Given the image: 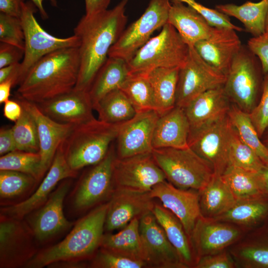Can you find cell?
Listing matches in <instances>:
<instances>
[{
    "mask_svg": "<svg viewBox=\"0 0 268 268\" xmlns=\"http://www.w3.org/2000/svg\"><path fill=\"white\" fill-rule=\"evenodd\" d=\"M129 0L94 15H84L74 28L79 40L80 68L74 89L88 90L96 74L108 58L112 46L125 30L127 22L125 8Z\"/></svg>",
    "mask_w": 268,
    "mask_h": 268,
    "instance_id": "obj_1",
    "label": "cell"
},
{
    "mask_svg": "<svg viewBox=\"0 0 268 268\" xmlns=\"http://www.w3.org/2000/svg\"><path fill=\"white\" fill-rule=\"evenodd\" d=\"M80 68L78 47L61 48L41 58L19 84L17 96L38 103L73 90Z\"/></svg>",
    "mask_w": 268,
    "mask_h": 268,
    "instance_id": "obj_2",
    "label": "cell"
},
{
    "mask_svg": "<svg viewBox=\"0 0 268 268\" xmlns=\"http://www.w3.org/2000/svg\"><path fill=\"white\" fill-rule=\"evenodd\" d=\"M108 202L100 204L79 219L60 242L38 251L25 268H42L63 262H83L100 247Z\"/></svg>",
    "mask_w": 268,
    "mask_h": 268,
    "instance_id": "obj_3",
    "label": "cell"
},
{
    "mask_svg": "<svg viewBox=\"0 0 268 268\" xmlns=\"http://www.w3.org/2000/svg\"><path fill=\"white\" fill-rule=\"evenodd\" d=\"M120 125L94 118L74 126L62 143L69 167L77 171L102 161L116 140Z\"/></svg>",
    "mask_w": 268,
    "mask_h": 268,
    "instance_id": "obj_4",
    "label": "cell"
},
{
    "mask_svg": "<svg viewBox=\"0 0 268 268\" xmlns=\"http://www.w3.org/2000/svg\"><path fill=\"white\" fill-rule=\"evenodd\" d=\"M152 154L166 180L181 189L199 192L214 174L211 165L189 147L154 148Z\"/></svg>",
    "mask_w": 268,
    "mask_h": 268,
    "instance_id": "obj_5",
    "label": "cell"
},
{
    "mask_svg": "<svg viewBox=\"0 0 268 268\" xmlns=\"http://www.w3.org/2000/svg\"><path fill=\"white\" fill-rule=\"evenodd\" d=\"M189 51V46L176 29L167 23L128 62L130 73L144 72L157 67L180 68Z\"/></svg>",
    "mask_w": 268,
    "mask_h": 268,
    "instance_id": "obj_6",
    "label": "cell"
},
{
    "mask_svg": "<svg viewBox=\"0 0 268 268\" xmlns=\"http://www.w3.org/2000/svg\"><path fill=\"white\" fill-rule=\"evenodd\" d=\"M37 9L31 1L25 2L20 18L24 31L25 47L17 80L18 85L31 68L44 56L61 48L79 46V39L75 35L59 38L45 31L34 16Z\"/></svg>",
    "mask_w": 268,
    "mask_h": 268,
    "instance_id": "obj_7",
    "label": "cell"
},
{
    "mask_svg": "<svg viewBox=\"0 0 268 268\" xmlns=\"http://www.w3.org/2000/svg\"><path fill=\"white\" fill-rule=\"evenodd\" d=\"M261 71L258 58L247 45H242L226 75L223 88L229 99L248 113L255 105Z\"/></svg>",
    "mask_w": 268,
    "mask_h": 268,
    "instance_id": "obj_8",
    "label": "cell"
},
{
    "mask_svg": "<svg viewBox=\"0 0 268 268\" xmlns=\"http://www.w3.org/2000/svg\"><path fill=\"white\" fill-rule=\"evenodd\" d=\"M170 0H150L143 14L123 31L110 49L108 57L128 62L155 30L167 23Z\"/></svg>",
    "mask_w": 268,
    "mask_h": 268,
    "instance_id": "obj_9",
    "label": "cell"
},
{
    "mask_svg": "<svg viewBox=\"0 0 268 268\" xmlns=\"http://www.w3.org/2000/svg\"><path fill=\"white\" fill-rule=\"evenodd\" d=\"M225 81V75L204 61L194 46H189L187 59L179 71L176 106L184 108L201 94L223 86Z\"/></svg>",
    "mask_w": 268,
    "mask_h": 268,
    "instance_id": "obj_10",
    "label": "cell"
},
{
    "mask_svg": "<svg viewBox=\"0 0 268 268\" xmlns=\"http://www.w3.org/2000/svg\"><path fill=\"white\" fill-rule=\"evenodd\" d=\"M232 129L227 115L200 129L190 131L189 147L211 165L215 174L221 175L229 165Z\"/></svg>",
    "mask_w": 268,
    "mask_h": 268,
    "instance_id": "obj_11",
    "label": "cell"
},
{
    "mask_svg": "<svg viewBox=\"0 0 268 268\" xmlns=\"http://www.w3.org/2000/svg\"><path fill=\"white\" fill-rule=\"evenodd\" d=\"M116 157L113 143L105 157L91 166L77 183L73 194V207L83 211L110 200L115 189L113 166Z\"/></svg>",
    "mask_w": 268,
    "mask_h": 268,
    "instance_id": "obj_12",
    "label": "cell"
},
{
    "mask_svg": "<svg viewBox=\"0 0 268 268\" xmlns=\"http://www.w3.org/2000/svg\"><path fill=\"white\" fill-rule=\"evenodd\" d=\"M36 239L23 219L0 217V268L25 267L35 256Z\"/></svg>",
    "mask_w": 268,
    "mask_h": 268,
    "instance_id": "obj_13",
    "label": "cell"
},
{
    "mask_svg": "<svg viewBox=\"0 0 268 268\" xmlns=\"http://www.w3.org/2000/svg\"><path fill=\"white\" fill-rule=\"evenodd\" d=\"M115 188L150 192L156 184L166 180L152 152L118 158L113 166Z\"/></svg>",
    "mask_w": 268,
    "mask_h": 268,
    "instance_id": "obj_14",
    "label": "cell"
},
{
    "mask_svg": "<svg viewBox=\"0 0 268 268\" xmlns=\"http://www.w3.org/2000/svg\"><path fill=\"white\" fill-rule=\"evenodd\" d=\"M69 179L62 181L46 202L27 216L26 222L37 242L45 243L71 227L63 210L71 184Z\"/></svg>",
    "mask_w": 268,
    "mask_h": 268,
    "instance_id": "obj_15",
    "label": "cell"
},
{
    "mask_svg": "<svg viewBox=\"0 0 268 268\" xmlns=\"http://www.w3.org/2000/svg\"><path fill=\"white\" fill-rule=\"evenodd\" d=\"M247 232L245 229L232 223L205 218L201 215L190 237L197 261L202 256L228 249Z\"/></svg>",
    "mask_w": 268,
    "mask_h": 268,
    "instance_id": "obj_16",
    "label": "cell"
},
{
    "mask_svg": "<svg viewBox=\"0 0 268 268\" xmlns=\"http://www.w3.org/2000/svg\"><path fill=\"white\" fill-rule=\"evenodd\" d=\"M139 232L147 267L187 268L152 212L139 219Z\"/></svg>",
    "mask_w": 268,
    "mask_h": 268,
    "instance_id": "obj_17",
    "label": "cell"
},
{
    "mask_svg": "<svg viewBox=\"0 0 268 268\" xmlns=\"http://www.w3.org/2000/svg\"><path fill=\"white\" fill-rule=\"evenodd\" d=\"M160 116L157 111L148 110L137 112L121 123L115 140L116 157L124 158L152 152L153 132Z\"/></svg>",
    "mask_w": 268,
    "mask_h": 268,
    "instance_id": "obj_18",
    "label": "cell"
},
{
    "mask_svg": "<svg viewBox=\"0 0 268 268\" xmlns=\"http://www.w3.org/2000/svg\"><path fill=\"white\" fill-rule=\"evenodd\" d=\"M62 143L56 152L49 169L37 190L29 198L21 201L1 206V216L23 219L46 202L59 182L77 176V171L72 170L66 160Z\"/></svg>",
    "mask_w": 268,
    "mask_h": 268,
    "instance_id": "obj_19",
    "label": "cell"
},
{
    "mask_svg": "<svg viewBox=\"0 0 268 268\" xmlns=\"http://www.w3.org/2000/svg\"><path fill=\"white\" fill-rule=\"evenodd\" d=\"M153 199L150 192L115 188L108 201L104 229L108 232L122 229L134 218L152 212Z\"/></svg>",
    "mask_w": 268,
    "mask_h": 268,
    "instance_id": "obj_20",
    "label": "cell"
},
{
    "mask_svg": "<svg viewBox=\"0 0 268 268\" xmlns=\"http://www.w3.org/2000/svg\"><path fill=\"white\" fill-rule=\"evenodd\" d=\"M17 101L34 118L37 127L41 158L40 176L42 179L49 169L56 152L73 125L58 123L43 114L36 104L17 96Z\"/></svg>",
    "mask_w": 268,
    "mask_h": 268,
    "instance_id": "obj_21",
    "label": "cell"
},
{
    "mask_svg": "<svg viewBox=\"0 0 268 268\" xmlns=\"http://www.w3.org/2000/svg\"><path fill=\"white\" fill-rule=\"evenodd\" d=\"M36 104L43 114L62 124L75 126L94 118L93 104L87 91L73 89Z\"/></svg>",
    "mask_w": 268,
    "mask_h": 268,
    "instance_id": "obj_22",
    "label": "cell"
},
{
    "mask_svg": "<svg viewBox=\"0 0 268 268\" xmlns=\"http://www.w3.org/2000/svg\"><path fill=\"white\" fill-rule=\"evenodd\" d=\"M150 195L152 198L160 200L164 207L179 219L190 239L195 224L201 215L198 191L181 189L165 180L155 185Z\"/></svg>",
    "mask_w": 268,
    "mask_h": 268,
    "instance_id": "obj_23",
    "label": "cell"
},
{
    "mask_svg": "<svg viewBox=\"0 0 268 268\" xmlns=\"http://www.w3.org/2000/svg\"><path fill=\"white\" fill-rule=\"evenodd\" d=\"M242 45L236 30L213 27L208 38L197 42L194 47L209 65L226 75Z\"/></svg>",
    "mask_w": 268,
    "mask_h": 268,
    "instance_id": "obj_24",
    "label": "cell"
},
{
    "mask_svg": "<svg viewBox=\"0 0 268 268\" xmlns=\"http://www.w3.org/2000/svg\"><path fill=\"white\" fill-rule=\"evenodd\" d=\"M228 250L236 268H268V219L247 232Z\"/></svg>",
    "mask_w": 268,
    "mask_h": 268,
    "instance_id": "obj_25",
    "label": "cell"
},
{
    "mask_svg": "<svg viewBox=\"0 0 268 268\" xmlns=\"http://www.w3.org/2000/svg\"><path fill=\"white\" fill-rule=\"evenodd\" d=\"M229 98L223 86L209 90L191 101L184 108L190 131L217 121L228 115Z\"/></svg>",
    "mask_w": 268,
    "mask_h": 268,
    "instance_id": "obj_26",
    "label": "cell"
},
{
    "mask_svg": "<svg viewBox=\"0 0 268 268\" xmlns=\"http://www.w3.org/2000/svg\"><path fill=\"white\" fill-rule=\"evenodd\" d=\"M190 132V125L184 108L176 106L158 118L152 137L153 149L189 147Z\"/></svg>",
    "mask_w": 268,
    "mask_h": 268,
    "instance_id": "obj_27",
    "label": "cell"
},
{
    "mask_svg": "<svg viewBox=\"0 0 268 268\" xmlns=\"http://www.w3.org/2000/svg\"><path fill=\"white\" fill-rule=\"evenodd\" d=\"M171 2L167 23L176 29L187 45L194 46L209 37L213 27L200 13L180 1Z\"/></svg>",
    "mask_w": 268,
    "mask_h": 268,
    "instance_id": "obj_28",
    "label": "cell"
},
{
    "mask_svg": "<svg viewBox=\"0 0 268 268\" xmlns=\"http://www.w3.org/2000/svg\"><path fill=\"white\" fill-rule=\"evenodd\" d=\"M152 212L187 268H194L196 257L191 240L179 219L162 205L157 203H154Z\"/></svg>",
    "mask_w": 268,
    "mask_h": 268,
    "instance_id": "obj_29",
    "label": "cell"
},
{
    "mask_svg": "<svg viewBox=\"0 0 268 268\" xmlns=\"http://www.w3.org/2000/svg\"><path fill=\"white\" fill-rule=\"evenodd\" d=\"M212 219L232 223L248 232L268 219V199L263 196L237 201L227 211Z\"/></svg>",
    "mask_w": 268,
    "mask_h": 268,
    "instance_id": "obj_30",
    "label": "cell"
},
{
    "mask_svg": "<svg viewBox=\"0 0 268 268\" xmlns=\"http://www.w3.org/2000/svg\"><path fill=\"white\" fill-rule=\"evenodd\" d=\"M198 192L201 215L207 218L220 216L237 201L219 175L214 174L206 186Z\"/></svg>",
    "mask_w": 268,
    "mask_h": 268,
    "instance_id": "obj_31",
    "label": "cell"
},
{
    "mask_svg": "<svg viewBox=\"0 0 268 268\" xmlns=\"http://www.w3.org/2000/svg\"><path fill=\"white\" fill-rule=\"evenodd\" d=\"M100 247L123 257L144 262L139 219L134 218L116 234H104Z\"/></svg>",
    "mask_w": 268,
    "mask_h": 268,
    "instance_id": "obj_32",
    "label": "cell"
},
{
    "mask_svg": "<svg viewBox=\"0 0 268 268\" xmlns=\"http://www.w3.org/2000/svg\"><path fill=\"white\" fill-rule=\"evenodd\" d=\"M129 73L127 61L108 57L88 90L93 106L109 92L120 89Z\"/></svg>",
    "mask_w": 268,
    "mask_h": 268,
    "instance_id": "obj_33",
    "label": "cell"
},
{
    "mask_svg": "<svg viewBox=\"0 0 268 268\" xmlns=\"http://www.w3.org/2000/svg\"><path fill=\"white\" fill-rule=\"evenodd\" d=\"M179 69L157 67L144 72L153 91L156 110L160 115L176 106Z\"/></svg>",
    "mask_w": 268,
    "mask_h": 268,
    "instance_id": "obj_34",
    "label": "cell"
},
{
    "mask_svg": "<svg viewBox=\"0 0 268 268\" xmlns=\"http://www.w3.org/2000/svg\"><path fill=\"white\" fill-rule=\"evenodd\" d=\"M215 8L221 12L240 20L244 26V30L253 37L258 36L266 31L268 0H261L257 2L247 1L241 5L218 4Z\"/></svg>",
    "mask_w": 268,
    "mask_h": 268,
    "instance_id": "obj_35",
    "label": "cell"
},
{
    "mask_svg": "<svg viewBox=\"0 0 268 268\" xmlns=\"http://www.w3.org/2000/svg\"><path fill=\"white\" fill-rule=\"evenodd\" d=\"M221 177L237 201L265 196L259 172L230 165Z\"/></svg>",
    "mask_w": 268,
    "mask_h": 268,
    "instance_id": "obj_36",
    "label": "cell"
},
{
    "mask_svg": "<svg viewBox=\"0 0 268 268\" xmlns=\"http://www.w3.org/2000/svg\"><path fill=\"white\" fill-rule=\"evenodd\" d=\"M98 119L111 124H121L135 116L136 112L120 89L114 90L93 105Z\"/></svg>",
    "mask_w": 268,
    "mask_h": 268,
    "instance_id": "obj_37",
    "label": "cell"
},
{
    "mask_svg": "<svg viewBox=\"0 0 268 268\" xmlns=\"http://www.w3.org/2000/svg\"><path fill=\"white\" fill-rule=\"evenodd\" d=\"M120 89L136 113L152 109L156 111L153 91L145 72L130 73Z\"/></svg>",
    "mask_w": 268,
    "mask_h": 268,
    "instance_id": "obj_38",
    "label": "cell"
},
{
    "mask_svg": "<svg viewBox=\"0 0 268 268\" xmlns=\"http://www.w3.org/2000/svg\"><path fill=\"white\" fill-rule=\"evenodd\" d=\"M228 116L242 141L256 152L266 165H268V149L260 140L249 114L233 106L229 109Z\"/></svg>",
    "mask_w": 268,
    "mask_h": 268,
    "instance_id": "obj_39",
    "label": "cell"
},
{
    "mask_svg": "<svg viewBox=\"0 0 268 268\" xmlns=\"http://www.w3.org/2000/svg\"><path fill=\"white\" fill-rule=\"evenodd\" d=\"M37 180L32 176L12 170H0V205L22 197L34 188Z\"/></svg>",
    "mask_w": 268,
    "mask_h": 268,
    "instance_id": "obj_40",
    "label": "cell"
},
{
    "mask_svg": "<svg viewBox=\"0 0 268 268\" xmlns=\"http://www.w3.org/2000/svg\"><path fill=\"white\" fill-rule=\"evenodd\" d=\"M22 113L11 128L17 150L39 153L40 144L36 122L23 107Z\"/></svg>",
    "mask_w": 268,
    "mask_h": 268,
    "instance_id": "obj_41",
    "label": "cell"
},
{
    "mask_svg": "<svg viewBox=\"0 0 268 268\" xmlns=\"http://www.w3.org/2000/svg\"><path fill=\"white\" fill-rule=\"evenodd\" d=\"M41 158L39 153L15 150L0 156V170H12L34 177L39 182L41 180Z\"/></svg>",
    "mask_w": 268,
    "mask_h": 268,
    "instance_id": "obj_42",
    "label": "cell"
},
{
    "mask_svg": "<svg viewBox=\"0 0 268 268\" xmlns=\"http://www.w3.org/2000/svg\"><path fill=\"white\" fill-rule=\"evenodd\" d=\"M229 158V165L253 172H259L266 166L256 152L242 141L233 127Z\"/></svg>",
    "mask_w": 268,
    "mask_h": 268,
    "instance_id": "obj_43",
    "label": "cell"
},
{
    "mask_svg": "<svg viewBox=\"0 0 268 268\" xmlns=\"http://www.w3.org/2000/svg\"><path fill=\"white\" fill-rule=\"evenodd\" d=\"M96 268H141L147 267L143 261L133 260L100 247L90 265Z\"/></svg>",
    "mask_w": 268,
    "mask_h": 268,
    "instance_id": "obj_44",
    "label": "cell"
},
{
    "mask_svg": "<svg viewBox=\"0 0 268 268\" xmlns=\"http://www.w3.org/2000/svg\"><path fill=\"white\" fill-rule=\"evenodd\" d=\"M0 41L24 50V34L20 18L0 13Z\"/></svg>",
    "mask_w": 268,
    "mask_h": 268,
    "instance_id": "obj_45",
    "label": "cell"
},
{
    "mask_svg": "<svg viewBox=\"0 0 268 268\" xmlns=\"http://www.w3.org/2000/svg\"><path fill=\"white\" fill-rule=\"evenodd\" d=\"M176 1H180L193 8L213 27L232 29L239 32L244 30L233 24L229 16L216 9L207 7L195 0H177Z\"/></svg>",
    "mask_w": 268,
    "mask_h": 268,
    "instance_id": "obj_46",
    "label": "cell"
},
{
    "mask_svg": "<svg viewBox=\"0 0 268 268\" xmlns=\"http://www.w3.org/2000/svg\"><path fill=\"white\" fill-rule=\"evenodd\" d=\"M265 74L260 100L249 113L260 137L268 128V72Z\"/></svg>",
    "mask_w": 268,
    "mask_h": 268,
    "instance_id": "obj_47",
    "label": "cell"
},
{
    "mask_svg": "<svg viewBox=\"0 0 268 268\" xmlns=\"http://www.w3.org/2000/svg\"><path fill=\"white\" fill-rule=\"evenodd\" d=\"M195 268H235V261L228 249L200 258Z\"/></svg>",
    "mask_w": 268,
    "mask_h": 268,
    "instance_id": "obj_48",
    "label": "cell"
},
{
    "mask_svg": "<svg viewBox=\"0 0 268 268\" xmlns=\"http://www.w3.org/2000/svg\"><path fill=\"white\" fill-rule=\"evenodd\" d=\"M247 46L259 60L263 73L268 72V30L250 38Z\"/></svg>",
    "mask_w": 268,
    "mask_h": 268,
    "instance_id": "obj_49",
    "label": "cell"
},
{
    "mask_svg": "<svg viewBox=\"0 0 268 268\" xmlns=\"http://www.w3.org/2000/svg\"><path fill=\"white\" fill-rule=\"evenodd\" d=\"M24 55V50L9 44L0 42V68L20 63Z\"/></svg>",
    "mask_w": 268,
    "mask_h": 268,
    "instance_id": "obj_50",
    "label": "cell"
},
{
    "mask_svg": "<svg viewBox=\"0 0 268 268\" xmlns=\"http://www.w3.org/2000/svg\"><path fill=\"white\" fill-rule=\"evenodd\" d=\"M17 150L12 129L1 128L0 130V155L2 156Z\"/></svg>",
    "mask_w": 268,
    "mask_h": 268,
    "instance_id": "obj_51",
    "label": "cell"
},
{
    "mask_svg": "<svg viewBox=\"0 0 268 268\" xmlns=\"http://www.w3.org/2000/svg\"><path fill=\"white\" fill-rule=\"evenodd\" d=\"M24 2V0H0V12L20 18Z\"/></svg>",
    "mask_w": 268,
    "mask_h": 268,
    "instance_id": "obj_52",
    "label": "cell"
},
{
    "mask_svg": "<svg viewBox=\"0 0 268 268\" xmlns=\"http://www.w3.org/2000/svg\"><path fill=\"white\" fill-rule=\"evenodd\" d=\"M23 111L21 105L17 100H8L4 103L3 115L12 122H16L20 117Z\"/></svg>",
    "mask_w": 268,
    "mask_h": 268,
    "instance_id": "obj_53",
    "label": "cell"
},
{
    "mask_svg": "<svg viewBox=\"0 0 268 268\" xmlns=\"http://www.w3.org/2000/svg\"><path fill=\"white\" fill-rule=\"evenodd\" d=\"M110 0H85V14L94 15L107 9Z\"/></svg>",
    "mask_w": 268,
    "mask_h": 268,
    "instance_id": "obj_54",
    "label": "cell"
},
{
    "mask_svg": "<svg viewBox=\"0 0 268 268\" xmlns=\"http://www.w3.org/2000/svg\"><path fill=\"white\" fill-rule=\"evenodd\" d=\"M17 77L13 75L0 83V103H4L9 100L10 90L16 85Z\"/></svg>",
    "mask_w": 268,
    "mask_h": 268,
    "instance_id": "obj_55",
    "label": "cell"
},
{
    "mask_svg": "<svg viewBox=\"0 0 268 268\" xmlns=\"http://www.w3.org/2000/svg\"><path fill=\"white\" fill-rule=\"evenodd\" d=\"M20 67V63H18L0 68V83L13 75L16 76L17 80Z\"/></svg>",
    "mask_w": 268,
    "mask_h": 268,
    "instance_id": "obj_56",
    "label": "cell"
},
{
    "mask_svg": "<svg viewBox=\"0 0 268 268\" xmlns=\"http://www.w3.org/2000/svg\"><path fill=\"white\" fill-rule=\"evenodd\" d=\"M259 174L262 191L265 196L268 199V165H266Z\"/></svg>",
    "mask_w": 268,
    "mask_h": 268,
    "instance_id": "obj_57",
    "label": "cell"
},
{
    "mask_svg": "<svg viewBox=\"0 0 268 268\" xmlns=\"http://www.w3.org/2000/svg\"><path fill=\"white\" fill-rule=\"evenodd\" d=\"M36 6L39 10L41 18L43 19H46L48 18V15L46 10H45L43 1L44 0H30ZM50 0L51 4L53 6H57V1L56 0Z\"/></svg>",
    "mask_w": 268,
    "mask_h": 268,
    "instance_id": "obj_58",
    "label": "cell"
},
{
    "mask_svg": "<svg viewBox=\"0 0 268 268\" xmlns=\"http://www.w3.org/2000/svg\"><path fill=\"white\" fill-rule=\"evenodd\" d=\"M265 30L266 31L268 30V11L267 12V16H266V19Z\"/></svg>",
    "mask_w": 268,
    "mask_h": 268,
    "instance_id": "obj_59",
    "label": "cell"
},
{
    "mask_svg": "<svg viewBox=\"0 0 268 268\" xmlns=\"http://www.w3.org/2000/svg\"><path fill=\"white\" fill-rule=\"evenodd\" d=\"M267 148L268 149V131L266 135V139L264 142Z\"/></svg>",
    "mask_w": 268,
    "mask_h": 268,
    "instance_id": "obj_60",
    "label": "cell"
},
{
    "mask_svg": "<svg viewBox=\"0 0 268 268\" xmlns=\"http://www.w3.org/2000/svg\"><path fill=\"white\" fill-rule=\"evenodd\" d=\"M177 0H171V1H176Z\"/></svg>",
    "mask_w": 268,
    "mask_h": 268,
    "instance_id": "obj_61",
    "label": "cell"
}]
</instances>
